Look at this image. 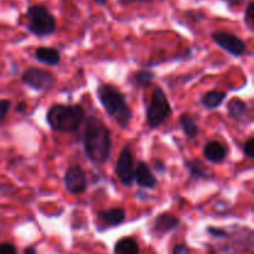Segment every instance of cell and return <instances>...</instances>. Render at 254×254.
<instances>
[{
	"label": "cell",
	"instance_id": "cell-1",
	"mask_svg": "<svg viewBox=\"0 0 254 254\" xmlns=\"http://www.w3.org/2000/svg\"><path fill=\"white\" fill-rule=\"evenodd\" d=\"M83 151L94 166H103L112 153V134L108 127L98 117L86 119L82 134Z\"/></svg>",
	"mask_w": 254,
	"mask_h": 254
},
{
	"label": "cell",
	"instance_id": "cell-2",
	"mask_svg": "<svg viewBox=\"0 0 254 254\" xmlns=\"http://www.w3.org/2000/svg\"><path fill=\"white\" fill-rule=\"evenodd\" d=\"M97 97L107 116L122 129L128 128L133 118V113L126 96L113 84L101 83L97 87Z\"/></svg>",
	"mask_w": 254,
	"mask_h": 254
},
{
	"label": "cell",
	"instance_id": "cell-3",
	"mask_svg": "<svg viewBox=\"0 0 254 254\" xmlns=\"http://www.w3.org/2000/svg\"><path fill=\"white\" fill-rule=\"evenodd\" d=\"M86 112L79 104H52L46 113V122L54 131L73 133L83 123Z\"/></svg>",
	"mask_w": 254,
	"mask_h": 254
},
{
	"label": "cell",
	"instance_id": "cell-4",
	"mask_svg": "<svg viewBox=\"0 0 254 254\" xmlns=\"http://www.w3.org/2000/svg\"><path fill=\"white\" fill-rule=\"evenodd\" d=\"M26 29L37 37H45L56 32V19L44 5H31L26 10Z\"/></svg>",
	"mask_w": 254,
	"mask_h": 254
},
{
	"label": "cell",
	"instance_id": "cell-5",
	"mask_svg": "<svg viewBox=\"0 0 254 254\" xmlns=\"http://www.w3.org/2000/svg\"><path fill=\"white\" fill-rule=\"evenodd\" d=\"M171 114H173V108L165 92L160 87H155L145 112L146 124L150 129H156L163 126Z\"/></svg>",
	"mask_w": 254,
	"mask_h": 254
},
{
	"label": "cell",
	"instance_id": "cell-6",
	"mask_svg": "<svg viewBox=\"0 0 254 254\" xmlns=\"http://www.w3.org/2000/svg\"><path fill=\"white\" fill-rule=\"evenodd\" d=\"M21 82L25 86L39 92L50 91L56 84V77L52 72L39 67H29L21 74Z\"/></svg>",
	"mask_w": 254,
	"mask_h": 254
},
{
	"label": "cell",
	"instance_id": "cell-7",
	"mask_svg": "<svg viewBox=\"0 0 254 254\" xmlns=\"http://www.w3.org/2000/svg\"><path fill=\"white\" fill-rule=\"evenodd\" d=\"M134 170H135V166H134L133 153L129 146H124L117 159L114 174L122 185L129 188L134 183Z\"/></svg>",
	"mask_w": 254,
	"mask_h": 254
},
{
	"label": "cell",
	"instance_id": "cell-8",
	"mask_svg": "<svg viewBox=\"0 0 254 254\" xmlns=\"http://www.w3.org/2000/svg\"><path fill=\"white\" fill-rule=\"evenodd\" d=\"M213 41L222 50L235 57H242L247 52V44L240 36L227 31H216L211 34Z\"/></svg>",
	"mask_w": 254,
	"mask_h": 254
},
{
	"label": "cell",
	"instance_id": "cell-9",
	"mask_svg": "<svg viewBox=\"0 0 254 254\" xmlns=\"http://www.w3.org/2000/svg\"><path fill=\"white\" fill-rule=\"evenodd\" d=\"M64 189L71 195H81L88 188V180L81 165H71L64 175Z\"/></svg>",
	"mask_w": 254,
	"mask_h": 254
},
{
	"label": "cell",
	"instance_id": "cell-10",
	"mask_svg": "<svg viewBox=\"0 0 254 254\" xmlns=\"http://www.w3.org/2000/svg\"><path fill=\"white\" fill-rule=\"evenodd\" d=\"M227 113L232 121L241 124H248L252 122L251 109L248 104L241 98H232L227 104Z\"/></svg>",
	"mask_w": 254,
	"mask_h": 254
},
{
	"label": "cell",
	"instance_id": "cell-11",
	"mask_svg": "<svg viewBox=\"0 0 254 254\" xmlns=\"http://www.w3.org/2000/svg\"><path fill=\"white\" fill-rule=\"evenodd\" d=\"M134 181L138 186L148 190H153L158 186V179L155 178L150 166L145 161H138L136 164L134 170Z\"/></svg>",
	"mask_w": 254,
	"mask_h": 254
},
{
	"label": "cell",
	"instance_id": "cell-12",
	"mask_svg": "<svg viewBox=\"0 0 254 254\" xmlns=\"http://www.w3.org/2000/svg\"><path fill=\"white\" fill-rule=\"evenodd\" d=\"M203 158L213 164L223 163L227 158L228 149L223 143L218 140H211L203 146Z\"/></svg>",
	"mask_w": 254,
	"mask_h": 254
},
{
	"label": "cell",
	"instance_id": "cell-13",
	"mask_svg": "<svg viewBox=\"0 0 254 254\" xmlns=\"http://www.w3.org/2000/svg\"><path fill=\"white\" fill-rule=\"evenodd\" d=\"M181 225V220L178 216L169 212H163L158 215L154 220V230L160 235L169 233L171 231H175Z\"/></svg>",
	"mask_w": 254,
	"mask_h": 254
},
{
	"label": "cell",
	"instance_id": "cell-14",
	"mask_svg": "<svg viewBox=\"0 0 254 254\" xmlns=\"http://www.w3.org/2000/svg\"><path fill=\"white\" fill-rule=\"evenodd\" d=\"M35 59L46 66L56 67L61 64V52L56 47L41 46L35 51Z\"/></svg>",
	"mask_w": 254,
	"mask_h": 254
},
{
	"label": "cell",
	"instance_id": "cell-15",
	"mask_svg": "<svg viewBox=\"0 0 254 254\" xmlns=\"http://www.w3.org/2000/svg\"><path fill=\"white\" fill-rule=\"evenodd\" d=\"M98 218L108 226H119L126 221V210L121 207H113L109 210H103L98 212Z\"/></svg>",
	"mask_w": 254,
	"mask_h": 254
},
{
	"label": "cell",
	"instance_id": "cell-16",
	"mask_svg": "<svg viewBox=\"0 0 254 254\" xmlns=\"http://www.w3.org/2000/svg\"><path fill=\"white\" fill-rule=\"evenodd\" d=\"M185 168L188 169L190 176L196 180H205V179L211 178V173L208 171L207 166L203 164L202 160L200 159H190V160H185Z\"/></svg>",
	"mask_w": 254,
	"mask_h": 254
},
{
	"label": "cell",
	"instance_id": "cell-17",
	"mask_svg": "<svg viewBox=\"0 0 254 254\" xmlns=\"http://www.w3.org/2000/svg\"><path fill=\"white\" fill-rule=\"evenodd\" d=\"M226 97H227V93L223 91L206 92V93L201 97V104H202L205 108L212 111V109H217L218 107L222 106Z\"/></svg>",
	"mask_w": 254,
	"mask_h": 254
},
{
	"label": "cell",
	"instance_id": "cell-18",
	"mask_svg": "<svg viewBox=\"0 0 254 254\" xmlns=\"http://www.w3.org/2000/svg\"><path fill=\"white\" fill-rule=\"evenodd\" d=\"M155 79V73L150 69H139L130 76V83L136 88H146Z\"/></svg>",
	"mask_w": 254,
	"mask_h": 254
},
{
	"label": "cell",
	"instance_id": "cell-19",
	"mask_svg": "<svg viewBox=\"0 0 254 254\" xmlns=\"http://www.w3.org/2000/svg\"><path fill=\"white\" fill-rule=\"evenodd\" d=\"M180 123L181 129H183L184 134L188 136L190 140H193V139L197 138L198 135V126L196 123V121L193 119L192 116H190L189 113H183L180 116Z\"/></svg>",
	"mask_w": 254,
	"mask_h": 254
},
{
	"label": "cell",
	"instance_id": "cell-20",
	"mask_svg": "<svg viewBox=\"0 0 254 254\" xmlns=\"http://www.w3.org/2000/svg\"><path fill=\"white\" fill-rule=\"evenodd\" d=\"M140 248H139L138 242L134 238L126 237L119 240L114 246V254H139Z\"/></svg>",
	"mask_w": 254,
	"mask_h": 254
},
{
	"label": "cell",
	"instance_id": "cell-21",
	"mask_svg": "<svg viewBox=\"0 0 254 254\" xmlns=\"http://www.w3.org/2000/svg\"><path fill=\"white\" fill-rule=\"evenodd\" d=\"M245 22H246V25H247L248 29H250V31H253L254 30V2H253V0L248 1L247 6H246Z\"/></svg>",
	"mask_w": 254,
	"mask_h": 254
},
{
	"label": "cell",
	"instance_id": "cell-22",
	"mask_svg": "<svg viewBox=\"0 0 254 254\" xmlns=\"http://www.w3.org/2000/svg\"><path fill=\"white\" fill-rule=\"evenodd\" d=\"M11 108V101L10 99H0V123L6 118Z\"/></svg>",
	"mask_w": 254,
	"mask_h": 254
},
{
	"label": "cell",
	"instance_id": "cell-23",
	"mask_svg": "<svg viewBox=\"0 0 254 254\" xmlns=\"http://www.w3.org/2000/svg\"><path fill=\"white\" fill-rule=\"evenodd\" d=\"M243 153H245V155L247 156L248 159H251V160L254 159V138L253 136L248 138V140L243 144Z\"/></svg>",
	"mask_w": 254,
	"mask_h": 254
},
{
	"label": "cell",
	"instance_id": "cell-24",
	"mask_svg": "<svg viewBox=\"0 0 254 254\" xmlns=\"http://www.w3.org/2000/svg\"><path fill=\"white\" fill-rule=\"evenodd\" d=\"M207 232L210 233L212 237L216 238H227L228 237V233L226 232L225 230L222 228H216V227H208L207 228Z\"/></svg>",
	"mask_w": 254,
	"mask_h": 254
},
{
	"label": "cell",
	"instance_id": "cell-25",
	"mask_svg": "<svg viewBox=\"0 0 254 254\" xmlns=\"http://www.w3.org/2000/svg\"><path fill=\"white\" fill-rule=\"evenodd\" d=\"M0 254H16V248L11 243H0Z\"/></svg>",
	"mask_w": 254,
	"mask_h": 254
},
{
	"label": "cell",
	"instance_id": "cell-26",
	"mask_svg": "<svg viewBox=\"0 0 254 254\" xmlns=\"http://www.w3.org/2000/svg\"><path fill=\"white\" fill-rule=\"evenodd\" d=\"M173 254H190V252H189V248L185 245H178L174 248Z\"/></svg>",
	"mask_w": 254,
	"mask_h": 254
},
{
	"label": "cell",
	"instance_id": "cell-27",
	"mask_svg": "<svg viewBox=\"0 0 254 254\" xmlns=\"http://www.w3.org/2000/svg\"><path fill=\"white\" fill-rule=\"evenodd\" d=\"M154 169H155L158 173L163 174V173H165L166 166H165V164H164L161 160H154Z\"/></svg>",
	"mask_w": 254,
	"mask_h": 254
},
{
	"label": "cell",
	"instance_id": "cell-28",
	"mask_svg": "<svg viewBox=\"0 0 254 254\" xmlns=\"http://www.w3.org/2000/svg\"><path fill=\"white\" fill-rule=\"evenodd\" d=\"M153 0H118L119 4L122 5H129L133 2H151Z\"/></svg>",
	"mask_w": 254,
	"mask_h": 254
},
{
	"label": "cell",
	"instance_id": "cell-29",
	"mask_svg": "<svg viewBox=\"0 0 254 254\" xmlns=\"http://www.w3.org/2000/svg\"><path fill=\"white\" fill-rule=\"evenodd\" d=\"M222 1L227 2L228 6H235V5L242 4V2L245 1V0H222Z\"/></svg>",
	"mask_w": 254,
	"mask_h": 254
},
{
	"label": "cell",
	"instance_id": "cell-30",
	"mask_svg": "<svg viewBox=\"0 0 254 254\" xmlns=\"http://www.w3.org/2000/svg\"><path fill=\"white\" fill-rule=\"evenodd\" d=\"M25 109H26V104L25 103H19L16 106V112H19V113H24Z\"/></svg>",
	"mask_w": 254,
	"mask_h": 254
},
{
	"label": "cell",
	"instance_id": "cell-31",
	"mask_svg": "<svg viewBox=\"0 0 254 254\" xmlns=\"http://www.w3.org/2000/svg\"><path fill=\"white\" fill-rule=\"evenodd\" d=\"M94 4L98 5V6H104V5H107V2L109 1V0H93Z\"/></svg>",
	"mask_w": 254,
	"mask_h": 254
},
{
	"label": "cell",
	"instance_id": "cell-32",
	"mask_svg": "<svg viewBox=\"0 0 254 254\" xmlns=\"http://www.w3.org/2000/svg\"><path fill=\"white\" fill-rule=\"evenodd\" d=\"M24 254H37V252H36V250H35L34 247H29V248H26V250H25Z\"/></svg>",
	"mask_w": 254,
	"mask_h": 254
}]
</instances>
